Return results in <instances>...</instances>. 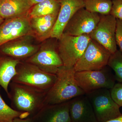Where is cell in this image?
<instances>
[{
    "instance_id": "1",
    "label": "cell",
    "mask_w": 122,
    "mask_h": 122,
    "mask_svg": "<svg viewBox=\"0 0 122 122\" xmlns=\"http://www.w3.org/2000/svg\"><path fill=\"white\" fill-rule=\"evenodd\" d=\"M74 67L62 66L58 70L56 79L46 93L45 106L60 104L85 94L75 78Z\"/></svg>"
},
{
    "instance_id": "2",
    "label": "cell",
    "mask_w": 122,
    "mask_h": 122,
    "mask_svg": "<svg viewBox=\"0 0 122 122\" xmlns=\"http://www.w3.org/2000/svg\"><path fill=\"white\" fill-rule=\"evenodd\" d=\"M11 91L8 97L12 101L13 109L25 113L32 118L45 107L47 92L26 85L11 81Z\"/></svg>"
},
{
    "instance_id": "3",
    "label": "cell",
    "mask_w": 122,
    "mask_h": 122,
    "mask_svg": "<svg viewBox=\"0 0 122 122\" xmlns=\"http://www.w3.org/2000/svg\"><path fill=\"white\" fill-rule=\"evenodd\" d=\"M17 74L11 81L20 83L48 92L56 79V74L45 72L31 63L20 62L16 67Z\"/></svg>"
},
{
    "instance_id": "4",
    "label": "cell",
    "mask_w": 122,
    "mask_h": 122,
    "mask_svg": "<svg viewBox=\"0 0 122 122\" xmlns=\"http://www.w3.org/2000/svg\"><path fill=\"white\" fill-rule=\"evenodd\" d=\"M91 39L88 34L74 36L63 33L57 39L58 50L63 66L74 67L82 56Z\"/></svg>"
},
{
    "instance_id": "5",
    "label": "cell",
    "mask_w": 122,
    "mask_h": 122,
    "mask_svg": "<svg viewBox=\"0 0 122 122\" xmlns=\"http://www.w3.org/2000/svg\"><path fill=\"white\" fill-rule=\"evenodd\" d=\"M98 122H106L122 115L120 107L114 101L110 90L101 89L86 94Z\"/></svg>"
},
{
    "instance_id": "6",
    "label": "cell",
    "mask_w": 122,
    "mask_h": 122,
    "mask_svg": "<svg viewBox=\"0 0 122 122\" xmlns=\"http://www.w3.org/2000/svg\"><path fill=\"white\" fill-rule=\"evenodd\" d=\"M106 67L99 70L75 72L76 82L85 94L99 89L110 90L113 87L115 77Z\"/></svg>"
},
{
    "instance_id": "7",
    "label": "cell",
    "mask_w": 122,
    "mask_h": 122,
    "mask_svg": "<svg viewBox=\"0 0 122 122\" xmlns=\"http://www.w3.org/2000/svg\"><path fill=\"white\" fill-rule=\"evenodd\" d=\"M111 54L105 47L91 39L82 56L74 67L75 71L102 69L107 65Z\"/></svg>"
},
{
    "instance_id": "8",
    "label": "cell",
    "mask_w": 122,
    "mask_h": 122,
    "mask_svg": "<svg viewBox=\"0 0 122 122\" xmlns=\"http://www.w3.org/2000/svg\"><path fill=\"white\" fill-rule=\"evenodd\" d=\"M98 24L89 34L91 39L98 42L111 54L117 49L115 33L116 19L110 15H100Z\"/></svg>"
},
{
    "instance_id": "9",
    "label": "cell",
    "mask_w": 122,
    "mask_h": 122,
    "mask_svg": "<svg viewBox=\"0 0 122 122\" xmlns=\"http://www.w3.org/2000/svg\"><path fill=\"white\" fill-rule=\"evenodd\" d=\"M98 14L82 8L77 11L66 26L63 33L74 36L89 34L95 29L100 20Z\"/></svg>"
},
{
    "instance_id": "10",
    "label": "cell",
    "mask_w": 122,
    "mask_h": 122,
    "mask_svg": "<svg viewBox=\"0 0 122 122\" xmlns=\"http://www.w3.org/2000/svg\"><path fill=\"white\" fill-rule=\"evenodd\" d=\"M34 35L29 15L6 19L0 25V46L14 40Z\"/></svg>"
},
{
    "instance_id": "11",
    "label": "cell",
    "mask_w": 122,
    "mask_h": 122,
    "mask_svg": "<svg viewBox=\"0 0 122 122\" xmlns=\"http://www.w3.org/2000/svg\"><path fill=\"white\" fill-rule=\"evenodd\" d=\"M25 61L36 66L45 72L54 74L59 67L63 66L57 45L53 44L42 46Z\"/></svg>"
},
{
    "instance_id": "12",
    "label": "cell",
    "mask_w": 122,
    "mask_h": 122,
    "mask_svg": "<svg viewBox=\"0 0 122 122\" xmlns=\"http://www.w3.org/2000/svg\"><path fill=\"white\" fill-rule=\"evenodd\" d=\"M61 7L50 38L59 39L66 26L77 11L85 8V0H58Z\"/></svg>"
},
{
    "instance_id": "13",
    "label": "cell",
    "mask_w": 122,
    "mask_h": 122,
    "mask_svg": "<svg viewBox=\"0 0 122 122\" xmlns=\"http://www.w3.org/2000/svg\"><path fill=\"white\" fill-rule=\"evenodd\" d=\"M69 113L71 122H98L86 94L70 100Z\"/></svg>"
},
{
    "instance_id": "14",
    "label": "cell",
    "mask_w": 122,
    "mask_h": 122,
    "mask_svg": "<svg viewBox=\"0 0 122 122\" xmlns=\"http://www.w3.org/2000/svg\"><path fill=\"white\" fill-rule=\"evenodd\" d=\"M70 101L46 105L32 118L35 122H71L69 113Z\"/></svg>"
},
{
    "instance_id": "15",
    "label": "cell",
    "mask_w": 122,
    "mask_h": 122,
    "mask_svg": "<svg viewBox=\"0 0 122 122\" xmlns=\"http://www.w3.org/2000/svg\"><path fill=\"white\" fill-rule=\"evenodd\" d=\"M19 39L3 45L1 48L2 52L20 61V59H28L39 50L38 46L33 45L27 40Z\"/></svg>"
},
{
    "instance_id": "16",
    "label": "cell",
    "mask_w": 122,
    "mask_h": 122,
    "mask_svg": "<svg viewBox=\"0 0 122 122\" xmlns=\"http://www.w3.org/2000/svg\"><path fill=\"white\" fill-rule=\"evenodd\" d=\"M33 6L30 0H0V15L5 20L27 16Z\"/></svg>"
},
{
    "instance_id": "17",
    "label": "cell",
    "mask_w": 122,
    "mask_h": 122,
    "mask_svg": "<svg viewBox=\"0 0 122 122\" xmlns=\"http://www.w3.org/2000/svg\"><path fill=\"white\" fill-rule=\"evenodd\" d=\"M58 15H48L30 18L34 35L41 40L50 38Z\"/></svg>"
},
{
    "instance_id": "18",
    "label": "cell",
    "mask_w": 122,
    "mask_h": 122,
    "mask_svg": "<svg viewBox=\"0 0 122 122\" xmlns=\"http://www.w3.org/2000/svg\"><path fill=\"white\" fill-rule=\"evenodd\" d=\"M20 62L11 57H0V86L8 96L9 85L17 74V66Z\"/></svg>"
},
{
    "instance_id": "19",
    "label": "cell",
    "mask_w": 122,
    "mask_h": 122,
    "mask_svg": "<svg viewBox=\"0 0 122 122\" xmlns=\"http://www.w3.org/2000/svg\"><path fill=\"white\" fill-rule=\"evenodd\" d=\"M60 7L58 0H46L34 5L29 12V16L31 18L58 14Z\"/></svg>"
},
{
    "instance_id": "20",
    "label": "cell",
    "mask_w": 122,
    "mask_h": 122,
    "mask_svg": "<svg viewBox=\"0 0 122 122\" xmlns=\"http://www.w3.org/2000/svg\"><path fill=\"white\" fill-rule=\"evenodd\" d=\"M112 4V0H85V8L91 12L108 15L110 13Z\"/></svg>"
},
{
    "instance_id": "21",
    "label": "cell",
    "mask_w": 122,
    "mask_h": 122,
    "mask_svg": "<svg viewBox=\"0 0 122 122\" xmlns=\"http://www.w3.org/2000/svg\"><path fill=\"white\" fill-rule=\"evenodd\" d=\"M17 118H29L27 114L15 110L5 102L0 94V122H13Z\"/></svg>"
},
{
    "instance_id": "22",
    "label": "cell",
    "mask_w": 122,
    "mask_h": 122,
    "mask_svg": "<svg viewBox=\"0 0 122 122\" xmlns=\"http://www.w3.org/2000/svg\"><path fill=\"white\" fill-rule=\"evenodd\" d=\"M107 65L114 72L116 81L122 83V54L120 51L111 54Z\"/></svg>"
},
{
    "instance_id": "23",
    "label": "cell",
    "mask_w": 122,
    "mask_h": 122,
    "mask_svg": "<svg viewBox=\"0 0 122 122\" xmlns=\"http://www.w3.org/2000/svg\"><path fill=\"white\" fill-rule=\"evenodd\" d=\"M110 91L113 100L120 107H122V83H115Z\"/></svg>"
},
{
    "instance_id": "24",
    "label": "cell",
    "mask_w": 122,
    "mask_h": 122,
    "mask_svg": "<svg viewBox=\"0 0 122 122\" xmlns=\"http://www.w3.org/2000/svg\"><path fill=\"white\" fill-rule=\"evenodd\" d=\"M110 14L116 19L122 20V0H112Z\"/></svg>"
},
{
    "instance_id": "25",
    "label": "cell",
    "mask_w": 122,
    "mask_h": 122,
    "mask_svg": "<svg viewBox=\"0 0 122 122\" xmlns=\"http://www.w3.org/2000/svg\"><path fill=\"white\" fill-rule=\"evenodd\" d=\"M116 41L122 54V20L116 19Z\"/></svg>"
},
{
    "instance_id": "26",
    "label": "cell",
    "mask_w": 122,
    "mask_h": 122,
    "mask_svg": "<svg viewBox=\"0 0 122 122\" xmlns=\"http://www.w3.org/2000/svg\"><path fill=\"white\" fill-rule=\"evenodd\" d=\"M13 122H35L30 118H26L25 119H21L17 118L13 120Z\"/></svg>"
},
{
    "instance_id": "27",
    "label": "cell",
    "mask_w": 122,
    "mask_h": 122,
    "mask_svg": "<svg viewBox=\"0 0 122 122\" xmlns=\"http://www.w3.org/2000/svg\"><path fill=\"white\" fill-rule=\"evenodd\" d=\"M106 122H122V115L118 117Z\"/></svg>"
},
{
    "instance_id": "28",
    "label": "cell",
    "mask_w": 122,
    "mask_h": 122,
    "mask_svg": "<svg viewBox=\"0 0 122 122\" xmlns=\"http://www.w3.org/2000/svg\"><path fill=\"white\" fill-rule=\"evenodd\" d=\"M32 4L33 5L36 4L38 3H40V2H43L45 1L46 0H30Z\"/></svg>"
},
{
    "instance_id": "29",
    "label": "cell",
    "mask_w": 122,
    "mask_h": 122,
    "mask_svg": "<svg viewBox=\"0 0 122 122\" xmlns=\"http://www.w3.org/2000/svg\"><path fill=\"white\" fill-rule=\"evenodd\" d=\"M4 20V19L0 15V25L2 24Z\"/></svg>"
}]
</instances>
